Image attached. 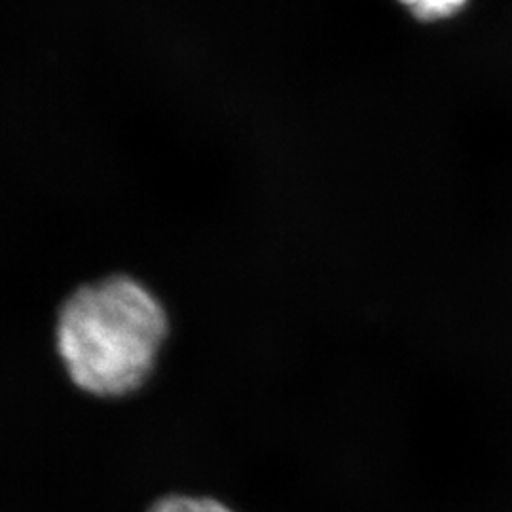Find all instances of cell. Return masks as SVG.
<instances>
[{
  "label": "cell",
  "instance_id": "cell-1",
  "mask_svg": "<svg viewBox=\"0 0 512 512\" xmlns=\"http://www.w3.org/2000/svg\"><path fill=\"white\" fill-rule=\"evenodd\" d=\"M169 332L164 300L145 281L103 275L78 285L57 308L55 355L82 395L120 401L152 380Z\"/></svg>",
  "mask_w": 512,
  "mask_h": 512
},
{
  "label": "cell",
  "instance_id": "cell-2",
  "mask_svg": "<svg viewBox=\"0 0 512 512\" xmlns=\"http://www.w3.org/2000/svg\"><path fill=\"white\" fill-rule=\"evenodd\" d=\"M148 512H234L215 497L202 495H167Z\"/></svg>",
  "mask_w": 512,
  "mask_h": 512
},
{
  "label": "cell",
  "instance_id": "cell-3",
  "mask_svg": "<svg viewBox=\"0 0 512 512\" xmlns=\"http://www.w3.org/2000/svg\"><path fill=\"white\" fill-rule=\"evenodd\" d=\"M412 16L423 21H439L458 14L467 0H399Z\"/></svg>",
  "mask_w": 512,
  "mask_h": 512
}]
</instances>
